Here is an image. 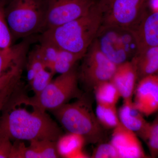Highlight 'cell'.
<instances>
[{
	"label": "cell",
	"instance_id": "obj_19",
	"mask_svg": "<svg viewBox=\"0 0 158 158\" xmlns=\"http://www.w3.org/2000/svg\"><path fill=\"white\" fill-rule=\"evenodd\" d=\"M95 115L100 124L108 129H113L120 123L116 106L97 104Z\"/></svg>",
	"mask_w": 158,
	"mask_h": 158
},
{
	"label": "cell",
	"instance_id": "obj_3",
	"mask_svg": "<svg viewBox=\"0 0 158 158\" xmlns=\"http://www.w3.org/2000/svg\"><path fill=\"white\" fill-rule=\"evenodd\" d=\"M51 112L67 132L83 136L86 142L95 144L102 141V127L91 105L81 96L77 101L67 103Z\"/></svg>",
	"mask_w": 158,
	"mask_h": 158
},
{
	"label": "cell",
	"instance_id": "obj_22",
	"mask_svg": "<svg viewBox=\"0 0 158 158\" xmlns=\"http://www.w3.org/2000/svg\"><path fill=\"white\" fill-rule=\"evenodd\" d=\"M54 75L55 74L47 68L40 71L29 83L34 95H38L45 89L52 80Z\"/></svg>",
	"mask_w": 158,
	"mask_h": 158
},
{
	"label": "cell",
	"instance_id": "obj_20",
	"mask_svg": "<svg viewBox=\"0 0 158 158\" xmlns=\"http://www.w3.org/2000/svg\"><path fill=\"white\" fill-rule=\"evenodd\" d=\"M84 56L83 55L74 53L61 48L52 72L55 74L66 73L74 68L77 62L83 59Z\"/></svg>",
	"mask_w": 158,
	"mask_h": 158
},
{
	"label": "cell",
	"instance_id": "obj_7",
	"mask_svg": "<svg viewBox=\"0 0 158 158\" xmlns=\"http://www.w3.org/2000/svg\"><path fill=\"white\" fill-rule=\"evenodd\" d=\"M83 59L80 78L88 88L93 89L100 83L110 81L117 66L103 53L96 38Z\"/></svg>",
	"mask_w": 158,
	"mask_h": 158
},
{
	"label": "cell",
	"instance_id": "obj_11",
	"mask_svg": "<svg viewBox=\"0 0 158 158\" xmlns=\"http://www.w3.org/2000/svg\"><path fill=\"white\" fill-rule=\"evenodd\" d=\"M110 143L116 148L120 158L148 157L139 137L120 123L113 129Z\"/></svg>",
	"mask_w": 158,
	"mask_h": 158
},
{
	"label": "cell",
	"instance_id": "obj_23",
	"mask_svg": "<svg viewBox=\"0 0 158 158\" xmlns=\"http://www.w3.org/2000/svg\"><path fill=\"white\" fill-rule=\"evenodd\" d=\"M21 77V75L16 77L0 88V113L9 102L11 97L14 95L19 85Z\"/></svg>",
	"mask_w": 158,
	"mask_h": 158
},
{
	"label": "cell",
	"instance_id": "obj_25",
	"mask_svg": "<svg viewBox=\"0 0 158 158\" xmlns=\"http://www.w3.org/2000/svg\"><path fill=\"white\" fill-rule=\"evenodd\" d=\"M93 158H120L118 152L111 143H101L94 150Z\"/></svg>",
	"mask_w": 158,
	"mask_h": 158
},
{
	"label": "cell",
	"instance_id": "obj_18",
	"mask_svg": "<svg viewBox=\"0 0 158 158\" xmlns=\"http://www.w3.org/2000/svg\"><path fill=\"white\" fill-rule=\"evenodd\" d=\"M94 90L97 104L116 106L118 99L121 97L118 89L111 81L100 83Z\"/></svg>",
	"mask_w": 158,
	"mask_h": 158
},
{
	"label": "cell",
	"instance_id": "obj_16",
	"mask_svg": "<svg viewBox=\"0 0 158 158\" xmlns=\"http://www.w3.org/2000/svg\"><path fill=\"white\" fill-rule=\"evenodd\" d=\"M86 142L85 138L77 134L69 132L63 134L56 141L59 156L64 158H89L83 151Z\"/></svg>",
	"mask_w": 158,
	"mask_h": 158
},
{
	"label": "cell",
	"instance_id": "obj_13",
	"mask_svg": "<svg viewBox=\"0 0 158 158\" xmlns=\"http://www.w3.org/2000/svg\"><path fill=\"white\" fill-rule=\"evenodd\" d=\"M56 141L32 140L30 141L29 146H26L21 141H15L12 144L9 158H60L57 151Z\"/></svg>",
	"mask_w": 158,
	"mask_h": 158
},
{
	"label": "cell",
	"instance_id": "obj_12",
	"mask_svg": "<svg viewBox=\"0 0 158 158\" xmlns=\"http://www.w3.org/2000/svg\"><path fill=\"white\" fill-rule=\"evenodd\" d=\"M130 32L135 44V54L158 46V11H148L138 26Z\"/></svg>",
	"mask_w": 158,
	"mask_h": 158
},
{
	"label": "cell",
	"instance_id": "obj_14",
	"mask_svg": "<svg viewBox=\"0 0 158 158\" xmlns=\"http://www.w3.org/2000/svg\"><path fill=\"white\" fill-rule=\"evenodd\" d=\"M118 116L123 125L146 142L150 123L146 121L144 115L135 107L133 100L123 101V104L118 110Z\"/></svg>",
	"mask_w": 158,
	"mask_h": 158
},
{
	"label": "cell",
	"instance_id": "obj_4",
	"mask_svg": "<svg viewBox=\"0 0 158 158\" xmlns=\"http://www.w3.org/2000/svg\"><path fill=\"white\" fill-rule=\"evenodd\" d=\"M46 12V0H11L5 13L12 39L42 33Z\"/></svg>",
	"mask_w": 158,
	"mask_h": 158
},
{
	"label": "cell",
	"instance_id": "obj_8",
	"mask_svg": "<svg viewBox=\"0 0 158 158\" xmlns=\"http://www.w3.org/2000/svg\"><path fill=\"white\" fill-rule=\"evenodd\" d=\"M95 2V0H46V17L43 32L85 15Z\"/></svg>",
	"mask_w": 158,
	"mask_h": 158
},
{
	"label": "cell",
	"instance_id": "obj_1",
	"mask_svg": "<svg viewBox=\"0 0 158 158\" xmlns=\"http://www.w3.org/2000/svg\"><path fill=\"white\" fill-rule=\"evenodd\" d=\"M14 100L0 117V136L15 141H56L63 135L59 125L46 112L32 107L30 111L15 98Z\"/></svg>",
	"mask_w": 158,
	"mask_h": 158
},
{
	"label": "cell",
	"instance_id": "obj_24",
	"mask_svg": "<svg viewBox=\"0 0 158 158\" xmlns=\"http://www.w3.org/2000/svg\"><path fill=\"white\" fill-rule=\"evenodd\" d=\"M146 142L149 149L151 156L158 157V115L150 123Z\"/></svg>",
	"mask_w": 158,
	"mask_h": 158
},
{
	"label": "cell",
	"instance_id": "obj_6",
	"mask_svg": "<svg viewBox=\"0 0 158 158\" xmlns=\"http://www.w3.org/2000/svg\"><path fill=\"white\" fill-rule=\"evenodd\" d=\"M150 0H98L102 27L133 31L147 13Z\"/></svg>",
	"mask_w": 158,
	"mask_h": 158
},
{
	"label": "cell",
	"instance_id": "obj_10",
	"mask_svg": "<svg viewBox=\"0 0 158 158\" xmlns=\"http://www.w3.org/2000/svg\"><path fill=\"white\" fill-rule=\"evenodd\" d=\"M134 95V104L144 116H148L158 112V76L151 75L139 80Z\"/></svg>",
	"mask_w": 158,
	"mask_h": 158
},
{
	"label": "cell",
	"instance_id": "obj_21",
	"mask_svg": "<svg viewBox=\"0 0 158 158\" xmlns=\"http://www.w3.org/2000/svg\"><path fill=\"white\" fill-rule=\"evenodd\" d=\"M12 37L5 13V1L0 0V53L11 46Z\"/></svg>",
	"mask_w": 158,
	"mask_h": 158
},
{
	"label": "cell",
	"instance_id": "obj_15",
	"mask_svg": "<svg viewBox=\"0 0 158 158\" xmlns=\"http://www.w3.org/2000/svg\"><path fill=\"white\" fill-rule=\"evenodd\" d=\"M138 80L137 69L132 60L117 65L110 81L116 86L123 101L133 100Z\"/></svg>",
	"mask_w": 158,
	"mask_h": 158
},
{
	"label": "cell",
	"instance_id": "obj_2",
	"mask_svg": "<svg viewBox=\"0 0 158 158\" xmlns=\"http://www.w3.org/2000/svg\"><path fill=\"white\" fill-rule=\"evenodd\" d=\"M102 14L96 1L88 13L42 33L40 40L53 44L74 53L85 56L96 38L102 25Z\"/></svg>",
	"mask_w": 158,
	"mask_h": 158
},
{
	"label": "cell",
	"instance_id": "obj_17",
	"mask_svg": "<svg viewBox=\"0 0 158 158\" xmlns=\"http://www.w3.org/2000/svg\"><path fill=\"white\" fill-rule=\"evenodd\" d=\"M137 69L138 80L156 74L158 71V46L153 47L139 53L131 59Z\"/></svg>",
	"mask_w": 158,
	"mask_h": 158
},
{
	"label": "cell",
	"instance_id": "obj_26",
	"mask_svg": "<svg viewBox=\"0 0 158 158\" xmlns=\"http://www.w3.org/2000/svg\"><path fill=\"white\" fill-rule=\"evenodd\" d=\"M12 147L9 138L0 136V158H9Z\"/></svg>",
	"mask_w": 158,
	"mask_h": 158
},
{
	"label": "cell",
	"instance_id": "obj_27",
	"mask_svg": "<svg viewBox=\"0 0 158 158\" xmlns=\"http://www.w3.org/2000/svg\"><path fill=\"white\" fill-rule=\"evenodd\" d=\"M156 74L158 76V72Z\"/></svg>",
	"mask_w": 158,
	"mask_h": 158
},
{
	"label": "cell",
	"instance_id": "obj_9",
	"mask_svg": "<svg viewBox=\"0 0 158 158\" xmlns=\"http://www.w3.org/2000/svg\"><path fill=\"white\" fill-rule=\"evenodd\" d=\"M30 42L28 40L0 53V88L21 75L25 65Z\"/></svg>",
	"mask_w": 158,
	"mask_h": 158
},
{
	"label": "cell",
	"instance_id": "obj_5",
	"mask_svg": "<svg viewBox=\"0 0 158 158\" xmlns=\"http://www.w3.org/2000/svg\"><path fill=\"white\" fill-rule=\"evenodd\" d=\"M78 79L79 75L73 68L52 79L38 95L29 97L22 94L15 98L26 106L51 112L67 103L71 99L81 96L78 85Z\"/></svg>",
	"mask_w": 158,
	"mask_h": 158
}]
</instances>
